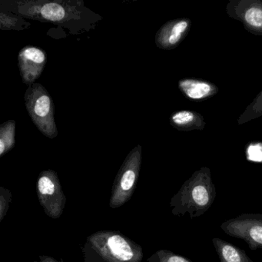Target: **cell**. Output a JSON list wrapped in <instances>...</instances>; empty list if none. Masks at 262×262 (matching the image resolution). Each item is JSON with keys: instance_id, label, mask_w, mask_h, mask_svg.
Masks as SVG:
<instances>
[{"instance_id": "1", "label": "cell", "mask_w": 262, "mask_h": 262, "mask_svg": "<svg viewBox=\"0 0 262 262\" xmlns=\"http://www.w3.org/2000/svg\"><path fill=\"white\" fill-rule=\"evenodd\" d=\"M216 191L211 170L202 167L185 181L170 202L174 215L183 216L188 213L190 219L200 217L212 206Z\"/></svg>"}, {"instance_id": "2", "label": "cell", "mask_w": 262, "mask_h": 262, "mask_svg": "<svg viewBox=\"0 0 262 262\" xmlns=\"http://www.w3.org/2000/svg\"><path fill=\"white\" fill-rule=\"evenodd\" d=\"M85 262H141L142 247L119 231H97L87 238Z\"/></svg>"}, {"instance_id": "3", "label": "cell", "mask_w": 262, "mask_h": 262, "mask_svg": "<svg viewBox=\"0 0 262 262\" xmlns=\"http://www.w3.org/2000/svg\"><path fill=\"white\" fill-rule=\"evenodd\" d=\"M24 99L27 112L38 129L47 138H56L58 129L55 105L47 89L40 83L33 84L26 91Z\"/></svg>"}, {"instance_id": "4", "label": "cell", "mask_w": 262, "mask_h": 262, "mask_svg": "<svg viewBox=\"0 0 262 262\" xmlns=\"http://www.w3.org/2000/svg\"><path fill=\"white\" fill-rule=\"evenodd\" d=\"M142 165V146L138 145L127 156L121 166L112 190L110 205L117 208L130 200L139 179Z\"/></svg>"}, {"instance_id": "5", "label": "cell", "mask_w": 262, "mask_h": 262, "mask_svg": "<svg viewBox=\"0 0 262 262\" xmlns=\"http://www.w3.org/2000/svg\"><path fill=\"white\" fill-rule=\"evenodd\" d=\"M36 193L46 214L52 219H59L63 212L67 199L56 171L46 170L39 174Z\"/></svg>"}, {"instance_id": "6", "label": "cell", "mask_w": 262, "mask_h": 262, "mask_svg": "<svg viewBox=\"0 0 262 262\" xmlns=\"http://www.w3.org/2000/svg\"><path fill=\"white\" fill-rule=\"evenodd\" d=\"M18 14L43 22L62 24L74 14V7L64 1H26L18 2Z\"/></svg>"}, {"instance_id": "7", "label": "cell", "mask_w": 262, "mask_h": 262, "mask_svg": "<svg viewBox=\"0 0 262 262\" xmlns=\"http://www.w3.org/2000/svg\"><path fill=\"white\" fill-rule=\"evenodd\" d=\"M228 235L242 239L250 249H262V214L245 213L221 225Z\"/></svg>"}, {"instance_id": "8", "label": "cell", "mask_w": 262, "mask_h": 262, "mask_svg": "<svg viewBox=\"0 0 262 262\" xmlns=\"http://www.w3.org/2000/svg\"><path fill=\"white\" fill-rule=\"evenodd\" d=\"M226 12L239 21L248 33L262 36V0H230Z\"/></svg>"}, {"instance_id": "9", "label": "cell", "mask_w": 262, "mask_h": 262, "mask_svg": "<svg viewBox=\"0 0 262 262\" xmlns=\"http://www.w3.org/2000/svg\"><path fill=\"white\" fill-rule=\"evenodd\" d=\"M47 55L39 47L27 46L18 55V66L23 82L33 85L40 77L47 64Z\"/></svg>"}, {"instance_id": "10", "label": "cell", "mask_w": 262, "mask_h": 262, "mask_svg": "<svg viewBox=\"0 0 262 262\" xmlns=\"http://www.w3.org/2000/svg\"><path fill=\"white\" fill-rule=\"evenodd\" d=\"M191 27V21L188 18L168 21L158 30L156 35V46L161 50H174L186 37Z\"/></svg>"}, {"instance_id": "11", "label": "cell", "mask_w": 262, "mask_h": 262, "mask_svg": "<svg viewBox=\"0 0 262 262\" xmlns=\"http://www.w3.org/2000/svg\"><path fill=\"white\" fill-rule=\"evenodd\" d=\"M179 89L185 98L193 102H202L219 93V88L212 82L196 78L180 79Z\"/></svg>"}, {"instance_id": "12", "label": "cell", "mask_w": 262, "mask_h": 262, "mask_svg": "<svg viewBox=\"0 0 262 262\" xmlns=\"http://www.w3.org/2000/svg\"><path fill=\"white\" fill-rule=\"evenodd\" d=\"M169 122L173 128L183 132L202 131L206 125L202 115L191 110H180L172 113L170 116Z\"/></svg>"}, {"instance_id": "13", "label": "cell", "mask_w": 262, "mask_h": 262, "mask_svg": "<svg viewBox=\"0 0 262 262\" xmlns=\"http://www.w3.org/2000/svg\"><path fill=\"white\" fill-rule=\"evenodd\" d=\"M220 262H254L244 250L219 237L212 239Z\"/></svg>"}, {"instance_id": "14", "label": "cell", "mask_w": 262, "mask_h": 262, "mask_svg": "<svg viewBox=\"0 0 262 262\" xmlns=\"http://www.w3.org/2000/svg\"><path fill=\"white\" fill-rule=\"evenodd\" d=\"M16 122L9 120L0 125V157L5 156L15 146Z\"/></svg>"}, {"instance_id": "15", "label": "cell", "mask_w": 262, "mask_h": 262, "mask_svg": "<svg viewBox=\"0 0 262 262\" xmlns=\"http://www.w3.org/2000/svg\"><path fill=\"white\" fill-rule=\"evenodd\" d=\"M30 25L21 16L4 12L0 13V29L2 30H24Z\"/></svg>"}, {"instance_id": "16", "label": "cell", "mask_w": 262, "mask_h": 262, "mask_svg": "<svg viewBox=\"0 0 262 262\" xmlns=\"http://www.w3.org/2000/svg\"><path fill=\"white\" fill-rule=\"evenodd\" d=\"M262 116V90L257 95L254 100L245 108L244 113L237 119V125L247 123L249 121Z\"/></svg>"}, {"instance_id": "17", "label": "cell", "mask_w": 262, "mask_h": 262, "mask_svg": "<svg viewBox=\"0 0 262 262\" xmlns=\"http://www.w3.org/2000/svg\"><path fill=\"white\" fill-rule=\"evenodd\" d=\"M245 154L248 162L262 164V142L252 141L248 142L245 147Z\"/></svg>"}, {"instance_id": "18", "label": "cell", "mask_w": 262, "mask_h": 262, "mask_svg": "<svg viewBox=\"0 0 262 262\" xmlns=\"http://www.w3.org/2000/svg\"><path fill=\"white\" fill-rule=\"evenodd\" d=\"M153 257H156V262H191L186 257L166 249L159 250Z\"/></svg>"}, {"instance_id": "19", "label": "cell", "mask_w": 262, "mask_h": 262, "mask_svg": "<svg viewBox=\"0 0 262 262\" xmlns=\"http://www.w3.org/2000/svg\"><path fill=\"white\" fill-rule=\"evenodd\" d=\"M11 201L12 194L10 190L1 187L0 188V222H2L7 215L9 205Z\"/></svg>"}, {"instance_id": "20", "label": "cell", "mask_w": 262, "mask_h": 262, "mask_svg": "<svg viewBox=\"0 0 262 262\" xmlns=\"http://www.w3.org/2000/svg\"><path fill=\"white\" fill-rule=\"evenodd\" d=\"M33 262H60V261H58V260H56V259L53 258V257H50V256L41 255V256H39V261H33Z\"/></svg>"}]
</instances>
